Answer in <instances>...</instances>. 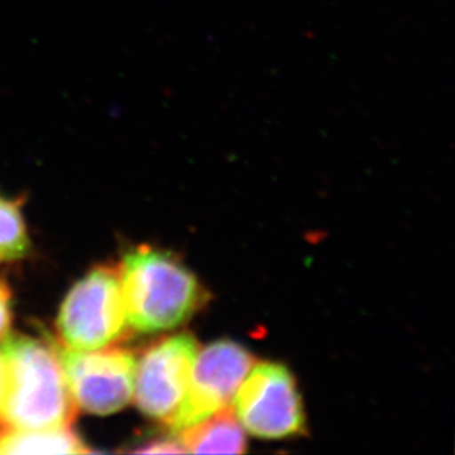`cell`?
I'll return each mask as SVG.
<instances>
[{
  "label": "cell",
  "mask_w": 455,
  "mask_h": 455,
  "mask_svg": "<svg viewBox=\"0 0 455 455\" xmlns=\"http://www.w3.org/2000/svg\"><path fill=\"white\" fill-rule=\"evenodd\" d=\"M127 324L120 273L112 267H98L74 284L56 322L67 348L80 351L109 347Z\"/></svg>",
  "instance_id": "obj_3"
},
{
  "label": "cell",
  "mask_w": 455,
  "mask_h": 455,
  "mask_svg": "<svg viewBox=\"0 0 455 455\" xmlns=\"http://www.w3.org/2000/svg\"><path fill=\"white\" fill-rule=\"evenodd\" d=\"M60 358L74 403L84 411L108 416L133 398L138 361L129 349L62 348Z\"/></svg>",
  "instance_id": "obj_5"
},
{
  "label": "cell",
  "mask_w": 455,
  "mask_h": 455,
  "mask_svg": "<svg viewBox=\"0 0 455 455\" xmlns=\"http://www.w3.org/2000/svg\"><path fill=\"white\" fill-rule=\"evenodd\" d=\"M255 358L233 340H215L196 355L189 387L168 426L172 432L196 425L228 408Z\"/></svg>",
  "instance_id": "obj_6"
},
{
  "label": "cell",
  "mask_w": 455,
  "mask_h": 455,
  "mask_svg": "<svg viewBox=\"0 0 455 455\" xmlns=\"http://www.w3.org/2000/svg\"><path fill=\"white\" fill-rule=\"evenodd\" d=\"M185 452L198 454H242L246 436L233 410L224 408L205 420L176 432Z\"/></svg>",
  "instance_id": "obj_8"
},
{
  "label": "cell",
  "mask_w": 455,
  "mask_h": 455,
  "mask_svg": "<svg viewBox=\"0 0 455 455\" xmlns=\"http://www.w3.org/2000/svg\"><path fill=\"white\" fill-rule=\"evenodd\" d=\"M198 348L194 335L179 333L158 340L140 356L133 392L145 416L170 423L189 387Z\"/></svg>",
  "instance_id": "obj_7"
},
{
  "label": "cell",
  "mask_w": 455,
  "mask_h": 455,
  "mask_svg": "<svg viewBox=\"0 0 455 455\" xmlns=\"http://www.w3.org/2000/svg\"><path fill=\"white\" fill-rule=\"evenodd\" d=\"M2 396H4V365L0 358V407H2Z\"/></svg>",
  "instance_id": "obj_13"
},
{
  "label": "cell",
  "mask_w": 455,
  "mask_h": 455,
  "mask_svg": "<svg viewBox=\"0 0 455 455\" xmlns=\"http://www.w3.org/2000/svg\"><path fill=\"white\" fill-rule=\"evenodd\" d=\"M9 291L6 284L0 280V340L8 333L11 324V308H9Z\"/></svg>",
  "instance_id": "obj_12"
},
{
  "label": "cell",
  "mask_w": 455,
  "mask_h": 455,
  "mask_svg": "<svg viewBox=\"0 0 455 455\" xmlns=\"http://www.w3.org/2000/svg\"><path fill=\"white\" fill-rule=\"evenodd\" d=\"M138 452H145V454H164V452H170V454H176V452H185V448L181 447L179 441L174 439H159L155 443H148L143 448L136 450Z\"/></svg>",
  "instance_id": "obj_11"
},
{
  "label": "cell",
  "mask_w": 455,
  "mask_h": 455,
  "mask_svg": "<svg viewBox=\"0 0 455 455\" xmlns=\"http://www.w3.org/2000/svg\"><path fill=\"white\" fill-rule=\"evenodd\" d=\"M250 371L233 398V411L242 427L264 439L304 434V405L288 367L259 363Z\"/></svg>",
  "instance_id": "obj_4"
},
{
  "label": "cell",
  "mask_w": 455,
  "mask_h": 455,
  "mask_svg": "<svg viewBox=\"0 0 455 455\" xmlns=\"http://www.w3.org/2000/svg\"><path fill=\"white\" fill-rule=\"evenodd\" d=\"M28 245L26 226L18 206L0 198V262L26 255Z\"/></svg>",
  "instance_id": "obj_10"
},
{
  "label": "cell",
  "mask_w": 455,
  "mask_h": 455,
  "mask_svg": "<svg viewBox=\"0 0 455 455\" xmlns=\"http://www.w3.org/2000/svg\"><path fill=\"white\" fill-rule=\"evenodd\" d=\"M82 439L68 427L0 429V454H84Z\"/></svg>",
  "instance_id": "obj_9"
},
{
  "label": "cell",
  "mask_w": 455,
  "mask_h": 455,
  "mask_svg": "<svg viewBox=\"0 0 455 455\" xmlns=\"http://www.w3.org/2000/svg\"><path fill=\"white\" fill-rule=\"evenodd\" d=\"M118 273L127 323L143 333L180 326L205 301L196 275L164 251L140 246L123 258Z\"/></svg>",
  "instance_id": "obj_2"
},
{
  "label": "cell",
  "mask_w": 455,
  "mask_h": 455,
  "mask_svg": "<svg viewBox=\"0 0 455 455\" xmlns=\"http://www.w3.org/2000/svg\"><path fill=\"white\" fill-rule=\"evenodd\" d=\"M4 396L0 423L8 429L68 427L76 417L60 351L30 336H4L0 345Z\"/></svg>",
  "instance_id": "obj_1"
}]
</instances>
